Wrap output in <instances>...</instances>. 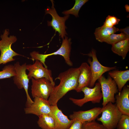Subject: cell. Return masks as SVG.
Listing matches in <instances>:
<instances>
[{
    "mask_svg": "<svg viewBox=\"0 0 129 129\" xmlns=\"http://www.w3.org/2000/svg\"><path fill=\"white\" fill-rule=\"evenodd\" d=\"M80 71L78 79V85L75 91H81L82 89L89 86L91 78V73L90 66L86 62H83L79 67Z\"/></svg>",
    "mask_w": 129,
    "mask_h": 129,
    "instance_id": "obj_16",
    "label": "cell"
},
{
    "mask_svg": "<svg viewBox=\"0 0 129 129\" xmlns=\"http://www.w3.org/2000/svg\"><path fill=\"white\" fill-rule=\"evenodd\" d=\"M91 57L92 60L89 58L88 62L90 64L91 73V78L89 87L93 88L96 81L98 80L104 73L117 68L116 66L108 67L102 65L99 61L96 55V50L92 49L88 54H83Z\"/></svg>",
    "mask_w": 129,
    "mask_h": 129,
    "instance_id": "obj_6",
    "label": "cell"
},
{
    "mask_svg": "<svg viewBox=\"0 0 129 129\" xmlns=\"http://www.w3.org/2000/svg\"><path fill=\"white\" fill-rule=\"evenodd\" d=\"M74 6L71 9L68 10L64 11L62 13L65 15L71 14L74 15L75 17H79L78 13L80 9L82 6L88 0H75Z\"/></svg>",
    "mask_w": 129,
    "mask_h": 129,
    "instance_id": "obj_21",
    "label": "cell"
},
{
    "mask_svg": "<svg viewBox=\"0 0 129 129\" xmlns=\"http://www.w3.org/2000/svg\"><path fill=\"white\" fill-rule=\"evenodd\" d=\"M108 74L116 83L119 92L121 91L129 80V70L124 71L114 70L109 72Z\"/></svg>",
    "mask_w": 129,
    "mask_h": 129,
    "instance_id": "obj_17",
    "label": "cell"
},
{
    "mask_svg": "<svg viewBox=\"0 0 129 129\" xmlns=\"http://www.w3.org/2000/svg\"><path fill=\"white\" fill-rule=\"evenodd\" d=\"M119 29L114 26L112 27H106L103 25L96 28L94 32L96 39L103 42L112 34L119 31Z\"/></svg>",
    "mask_w": 129,
    "mask_h": 129,
    "instance_id": "obj_18",
    "label": "cell"
},
{
    "mask_svg": "<svg viewBox=\"0 0 129 129\" xmlns=\"http://www.w3.org/2000/svg\"><path fill=\"white\" fill-rule=\"evenodd\" d=\"M16 72V75L14 77V82L19 89L23 88L25 90L27 97L26 107H27L33 102L28 92L29 79L26 72V63L21 65L19 62L13 65Z\"/></svg>",
    "mask_w": 129,
    "mask_h": 129,
    "instance_id": "obj_5",
    "label": "cell"
},
{
    "mask_svg": "<svg viewBox=\"0 0 129 129\" xmlns=\"http://www.w3.org/2000/svg\"><path fill=\"white\" fill-rule=\"evenodd\" d=\"M119 31L121 32H123L129 38V27L127 26L124 28L120 29Z\"/></svg>",
    "mask_w": 129,
    "mask_h": 129,
    "instance_id": "obj_28",
    "label": "cell"
},
{
    "mask_svg": "<svg viewBox=\"0 0 129 129\" xmlns=\"http://www.w3.org/2000/svg\"><path fill=\"white\" fill-rule=\"evenodd\" d=\"M81 129H107L102 124L93 121L82 123Z\"/></svg>",
    "mask_w": 129,
    "mask_h": 129,
    "instance_id": "obj_24",
    "label": "cell"
},
{
    "mask_svg": "<svg viewBox=\"0 0 129 129\" xmlns=\"http://www.w3.org/2000/svg\"><path fill=\"white\" fill-rule=\"evenodd\" d=\"M127 38H129L123 32L117 34L113 33L111 34L104 42L112 45Z\"/></svg>",
    "mask_w": 129,
    "mask_h": 129,
    "instance_id": "obj_23",
    "label": "cell"
},
{
    "mask_svg": "<svg viewBox=\"0 0 129 129\" xmlns=\"http://www.w3.org/2000/svg\"><path fill=\"white\" fill-rule=\"evenodd\" d=\"M82 123L80 121L75 120L68 129H81Z\"/></svg>",
    "mask_w": 129,
    "mask_h": 129,
    "instance_id": "obj_27",
    "label": "cell"
},
{
    "mask_svg": "<svg viewBox=\"0 0 129 129\" xmlns=\"http://www.w3.org/2000/svg\"><path fill=\"white\" fill-rule=\"evenodd\" d=\"M43 65L41 62L38 60H36L32 64H27V70L29 71L27 75L28 78L30 79L33 78L38 79L46 78L55 85L52 77L51 70L44 67Z\"/></svg>",
    "mask_w": 129,
    "mask_h": 129,
    "instance_id": "obj_11",
    "label": "cell"
},
{
    "mask_svg": "<svg viewBox=\"0 0 129 129\" xmlns=\"http://www.w3.org/2000/svg\"><path fill=\"white\" fill-rule=\"evenodd\" d=\"M102 96L103 107L108 103L115 102V94L118 92V87L114 81L110 76L107 78L102 76L98 80Z\"/></svg>",
    "mask_w": 129,
    "mask_h": 129,
    "instance_id": "obj_9",
    "label": "cell"
},
{
    "mask_svg": "<svg viewBox=\"0 0 129 129\" xmlns=\"http://www.w3.org/2000/svg\"><path fill=\"white\" fill-rule=\"evenodd\" d=\"M33 102L29 106L26 107L24 110L26 114H33L38 116L42 114H50L51 105L48 100L43 98L35 97Z\"/></svg>",
    "mask_w": 129,
    "mask_h": 129,
    "instance_id": "obj_12",
    "label": "cell"
},
{
    "mask_svg": "<svg viewBox=\"0 0 129 129\" xmlns=\"http://www.w3.org/2000/svg\"></svg>",
    "mask_w": 129,
    "mask_h": 129,
    "instance_id": "obj_31",
    "label": "cell"
},
{
    "mask_svg": "<svg viewBox=\"0 0 129 129\" xmlns=\"http://www.w3.org/2000/svg\"><path fill=\"white\" fill-rule=\"evenodd\" d=\"M125 8L126 11L129 12V5L127 4L125 6Z\"/></svg>",
    "mask_w": 129,
    "mask_h": 129,
    "instance_id": "obj_29",
    "label": "cell"
},
{
    "mask_svg": "<svg viewBox=\"0 0 129 129\" xmlns=\"http://www.w3.org/2000/svg\"><path fill=\"white\" fill-rule=\"evenodd\" d=\"M16 75L14 65L9 64L5 66L0 71V79L10 78Z\"/></svg>",
    "mask_w": 129,
    "mask_h": 129,
    "instance_id": "obj_22",
    "label": "cell"
},
{
    "mask_svg": "<svg viewBox=\"0 0 129 129\" xmlns=\"http://www.w3.org/2000/svg\"></svg>",
    "mask_w": 129,
    "mask_h": 129,
    "instance_id": "obj_30",
    "label": "cell"
},
{
    "mask_svg": "<svg viewBox=\"0 0 129 129\" xmlns=\"http://www.w3.org/2000/svg\"><path fill=\"white\" fill-rule=\"evenodd\" d=\"M102 108L95 107L85 111H79L73 112L70 115L71 120H79L82 123L94 121L102 112Z\"/></svg>",
    "mask_w": 129,
    "mask_h": 129,
    "instance_id": "obj_14",
    "label": "cell"
},
{
    "mask_svg": "<svg viewBox=\"0 0 129 129\" xmlns=\"http://www.w3.org/2000/svg\"><path fill=\"white\" fill-rule=\"evenodd\" d=\"M51 108L49 115L54 119L55 129H68L75 119H69L58 108L57 104L51 106Z\"/></svg>",
    "mask_w": 129,
    "mask_h": 129,
    "instance_id": "obj_13",
    "label": "cell"
},
{
    "mask_svg": "<svg viewBox=\"0 0 129 129\" xmlns=\"http://www.w3.org/2000/svg\"><path fill=\"white\" fill-rule=\"evenodd\" d=\"M38 126L42 129H55L54 118L49 114H44L38 116Z\"/></svg>",
    "mask_w": 129,
    "mask_h": 129,
    "instance_id": "obj_20",
    "label": "cell"
},
{
    "mask_svg": "<svg viewBox=\"0 0 129 129\" xmlns=\"http://www.w3.org/2000/svg\"><path fill=\"white\" fill-rule=\"evenodd\" d=\"M120 20L114 16L108 15L106 18L103 26L106 27H112L118 24Z\"/></svg>",
    "mask_w": 129,
    "mask_h": 129,
    "instance_id": "obj_26",
    "label": "cell"
},
{
    "mask_svg": "<svg viewBox=\"0 0 129 129\" xmlns=\"http://www.w3.org/2000/svg\"></svg>",
    "mask_w": 129,
    "mask_h": 129,
    "instance_id": "obj_32",
    "label": "cell"
},
{
    "mask_svg": "<svg viewBox=\"0 0 129 129\" xmlns=\"http://www.w3.org/2000/svg\"><path fill=\"white\" fill-rule=\"evenodd\" d=\"M50 1L52 4L51 7H47L45 11V14L50 15L52 18L51 21H48L47 25L48 26L52 27L55 32H58L60 37L63 39L67 35L65 30L67 27L65 23L69 17L70 15H65L63 17L59 16L54 7V0Z\"/></svg>",
    "mask_w": 129,
    "mask_h": 129,
    "instance_id": "obj_8",
    "label": "cell"
},
{
    "mask_svg": "<svg viewBox=\"0 0 129 129\" xmlns=\"http://www.w3.org/2000/svg\"><path fill=\"white\" fill-rule=\"evenodd\" d=\"M31 79V94L33 97H38L48 100L54 90L55 85L46 78L35 79L32 78Z\"/></svg>",
    "mask_w": 129,
    "mask_h": 129,
    "instance_id": "obj_10",
    "label": "cell"
},
{
    "mask_svg": "<svg viewBox=\"0 0 129 129\" xmlns=\"http://www.w3.org/2000/svg\"><path fill=\"white\" fill-rule=\"evenodd\" d=\"M80 71L79 67L72 68L59 74L55 79H59L60 83L54 86L48 100L51 106L57 104L59 101L68 91L75 90L78 85Z\"/></svg>",
    "mask_w": 129,
    "mask_h": 129,
    "instance_id": "obj_1",
    "label": "cell"
},
{
    "mask_svg": "<svg viewBox=\"0 0 129 129\" xmlns=\"http://www.w3.org/2000/svg\"><path fill=\"white\" fill-rule=\"evenodd\" d=\"M84 94V97L81 99H76L70 97L69 99L75 105L79 107L82 106L85 103L91 102L93 103H100L102 98L100 83H95L93 88L85 87L81 89Z\"/></svg>",
    "mask_w": 129,
    "mask_h": 129,
    "instance_id": "obj_7",
    "label": "cell"
},
{
    "mask_svg": "<svg viewBox=\"0 0 129 129\" xmlns=\"http://www.w3.org/2000/svg\"><path fill=\"white\" fill-rule=\"evenodd\" d=\"M71 40L70 38H68L66 36L63 39L62 44L59 48L56 51L52 53L43 54L34 51L30 53V55L32 59L40 61L46 68H47L45 63L46 58L49 56L55 55L62 56L64 58L67 64L69 66H71L73 65V63L70 58L72 43Z\"/></svg>",
    "mask_w": 129,
    "mask_h": 129,
    "instance_id": "obj_2",
    "label": "cell"
},
{
    "mask_svg": "<svg viewBox=\"0 0 129 129\" xmlns=\"http://www.w3.org/2000/svg\"><path fill=\"white\" fill-rule=\"evenodd\" d=\"M9 30L6 29L0 36L1 40H0V64L14 61L15 60L13 58L14 57L21 55L11 48L12 44L17 40L16 37L14 35L9 37Z\"/></svg>",
    "mask_w": 129,
    "mask_h": 129,
    "instance_id": "obj_3",
    "label": "cell"
},
{
    "mask_svg": "<svg viewBox=\"0 0 129 129\" xmlns=\"http://www.w3.org/2000/svg\"><path fill=\"white\" fill-rule=\"evenodd\" d=\"M116 128L117 129H129V116L122 114Z\"/></svg>",
    "mask_w": 129,
    "mask_h": 129,
    "instance_id": "obj_25",
    "label": "cell"
},
{
    "mask_svg": "<svg viewBox=\"0 0 129 129\" xmlns=\"http://www.w3.org/2000/svg\"><path fill=\"white\" fill-rule=\"evenodd\" d=\"M111 50L113 53L124 59L129 51V38L112 45Z\"/></svg>",
    "mask_w": 129,
    "mask_h": 129,
    "instance_id": "obj_19",
    "label": "cell"
},
{
    "mask_svg": "<svg viewBox=\"0 0 129 129\" xmlns=\"http://www.w3.org/2000/svg\"><path fill=\"white\" fill-rule=\"evenodd\" d=\"M101 116L97 120L107 129H114L122 115L116 104L108 103L102 107Z\"/></svg>",
    "mask_w": 129,
    "mask_h": 129,
    "instance_id": "obj_4",
    "label": "cell"
},
{
    "mask_svg": "<svg viewBox=\"0 0 129 129\" xmlns=\"http://www.w3.org/2000/svg\"><path fill=\"white\" fill-rule=\"evenodd\" d=\"M129 86H124L115 97V104L122 114L129 116Z\"/></svg>",
    "mask_w": 129,
    "mask_h": 129,
    "instance_id": "obj_15",
    "label": "cell"
}]
</instances>
